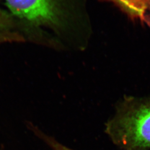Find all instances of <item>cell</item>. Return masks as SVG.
I'll use <instances>...</instances> for the list:
<instances>
[{
  "instance_id": "5",
  "label": "cell",
  "mask_w": 150,
  "mask_h": 150,
  "mask_svg": "<svg viewBox=\"0 0 150 150\" xmlns=\"http://www.w3.org/2000/svg\"><path fill=\"white\" fill-rule=\"evenodd\" d=\"M12 25L10 17L5 12L0 10V31L10 27Z\"/></svg>"
},
{
  "instance_id": "3",
  "label": "cell",
  "mask_w": 150,
  "mask_h": 150,
  "mask_svg": "<svg viewBox=\"0 0 150 150\" xmlns=\"http://www.w3.org/2000/svg\"><path fill=\"white\" fill-rule=\"evenodd\" d=\"M126 13L132 18H144V15L150 8V0H107Z\"/></svg>"
},
{
  "instance_id": "2",
  "label": "cell",
  "mask_w": 150,
  "mask_h": 150,
  "mask_svg": "<svg viewBox=\"0 0 150 150\" xmlns=\"http://www.w3.org/2000/svg\"><path fill=\"white\" fill-rule=\"evenodd\" d=\"M11 12L36 26L61 28L65 23L62 0H5Z\"/></svg>"
},
{
  "instance_id": "1",
  "label": "cell",
  "mask_w": 150,
  "mask_h": 150,
  "mask_svg": "<svg viewBox=\"0 0 150 150\" xmlns=\"http://www.w3.org/2000/svg\"><path fill=\"white\" fill-rule=\"evenodd\" d=\"M105 132L121 150H150V96H125L106 123Z\"/></svg>"
},
{
  "instance_id": "4",
  "label": "cell",
  "mask_w": 150,
  "mask_h": 150,
  "mask_svg": "<svg viewBox=\"0 0 150 150\" xmlns=\"http://www.w3.org/2000/svg\"><path fill=\"white\" fill-rule=\"evenodd\" d=\"M30 127H31L32 130H33V132L35 133V134L38 135L40 139H43V141L45 142V143L47 144L52 150H73L68 148L67 147L65 146L64 145H62L53 137L43 134V132H42L41 131L38 129L37 128L35 127V126H33L31 125Z\"/></svg>"
}]
</instances>
